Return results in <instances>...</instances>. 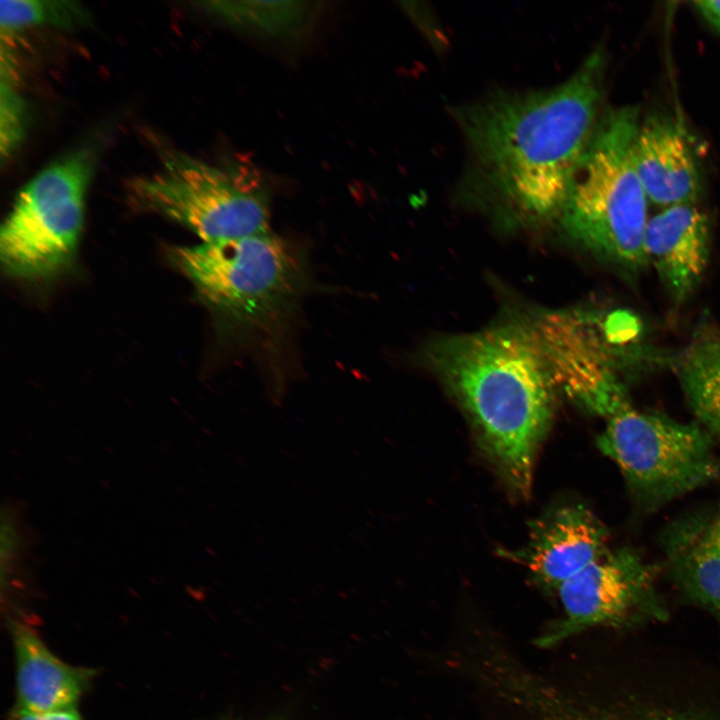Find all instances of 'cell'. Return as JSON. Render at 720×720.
<instances>
[{"label": "cell", "mask_w": 720, "mask_h": 720, "mask_svg": "<svg viewBox=\"0 0 720 720\" xmlns=\"http://www.w3.org/2000/svg\"><path fill=\"white\" fill-rule=\"evenodd\" d=\"M604 71L597 49L553 88L470 108L463 126L480 183L527 217L561 214L599 121Z\"/></svg>", "instance_id": "cell-1"}, {"label": "cell", "mask_w": 720, "mask_h": 720, "mask_svg": "<svg viewBox=\"0 0 720 720\" xmlns=\"http://www.w3.org/2000/svg\"><path fill=\"white\" fill-rule=\"evenodd\" d=\"M428 355L506 483L528 496L555 387L534 329L508 325L456 336L432 345Z\"/></svg>", "instance_id": "cell-2"}, {"label": "cell", "mask_w": 720, "mask_h": 720, "mask_svg": "<svg viewBox=\"0 0 720 720\" xmlns=\"http://www.w3.org/2000/svg\"><path fill=\"white\" fill-rule=\"evenodd\" d=\"M173 263L249 348L281 343L307 285L294 248L270 232L177 247Z\"/></svg>", "instance_id": "cell-3"}, {"label": "cell", "mask_w": 720, "mask_h": 720, "mask_svg": "<svg viewBox=\"0 0 720 720\" xmlns=\"http://www.w3.org/2000/svg\"><path fill=\"white\" fill-rule=\"evenodd\" d=\"M640 121L635 106L614 109L599 119L561 212L571 235L630 270L648 263V198L633 162Z\"/></svg>", "instance_id": "cell-4"}, {"label": "cell", "mask_w": 720, "mask_h": 720, "mask_svg": "<svg viewBox=\"0 0 720 720\" xmlns=\"http://www.w3.org/2000/svg\"><path fill=\"white\" fill-rule=\"evenodd\" d=\"M129 195L138 207L182 224L202 242L269 232V195L249 164L224 168L172 154L159 171L130 182Z\"/></svg>", "instance_id": "cell-5"}, {"label": "cell", "mask_w": 720, "mask_h": 720, "mask_svg": "<svg viewBox=\"0 0 720 720\" xmlns=\"http://www.w3.org/2000/svg\"><path fill=\"white\" fill-rule=\"evenodd\" d=\"M713 440L698 423L630 405L607 418L596 442L619 468L635 503L653 511L719 479Z\"/></svg>", "instance_id": "cell-6"}, {"label": "cell", "mask_w": 720, "mask_h": 720, "mask_svg": "<svg viewBox=\"0 0 720 720\" xmlns=\"http://www.w3.org/2000/svg\"><path fill=\"white\" fill-rule=\"evenodd\" d=\"M90 176L88 156L76 153L43 169L21 189L0 231V259L9 276L44 280L72 265Z\"/></svg>", "instance_id": "cell-7"}, {"label": "cell", "mask_w": 720, "mask_h": 720, "mask_svg": "<svg viewBox=\"0 0 720 720\" xmlns=\"http://www.w3.org/2000/svg\"><path fill=\"white\" fill-rule=\"evenodd\" d=\"M657 570L632 548L608 549L557 588L563 616L537 637L536 644L550 648L595 626L665 617L656 589Z\"/></svg>", "instance_id": "cell-8"}, {"label": "cell", "mask_w": 720, "mask_h": 720, "mask_svg": "<svg viewBox=\"0 0 720 720\" xmlns=\"http://www.w3.org/2000/svg\"><path fill=\"white\" fill-rule=\"evenodd\" d=\"M554 386L606 419L631 405L608 346L587 319L554 313L534 328Z\"/></svg>", "instance_id": "cell-9"}, {"label": "cell", "mask_w": 720, "mask_h": 720, "mask_svg": "<svg viewBox=\"0 0 720 720\" xmlns=\"http://www.w3.org/2000/svg\"><path fill=\"white\" fill-rule=\"evenodd\" d=\"M633 162L648 200L658 206L695 205L702 193L694 141L678 118L656 112L641 120Z\"/></svg>", "instance_id": "cell-10"}, {"label": "cell", "mask_w": 720, "mask_h": 720, "mask_svg": "<svg viewBox=\"0 0 720 720\" xmlns=\"http://www.w3.org/2000/svg\"><path fill=\"white\" fill-rule=\"evenodd\" d=\"M608 531L597 516L582 504L557 507L531 526L528 543L511 553L534 580L557 588L609 548Z\"/></svg>", "instance_id": "cell-11"}, {"label": "cell", "mask_w": 720, "mask_h": 720, "mask_svg": "<svg viewBox=\"0 0 720 720\" xmlns=\"http://www.w3.org/2000/svg\"><path fill=\"white\" fill-rule=\"evenodd\" d=\"M644 249L672 300H686L700 283L710 256V222L696 205L663 208L648 219Z\"/></svg>", "instance_id": "cell-12"}, {"label": "cell", "mask_w": 720, "mask_h": 720, "mask_svg": "<svg viewBox=\"0 0 720 720\" xmlns=\"http://www.w3.org/2000/svg\"><path fill=\"white\" fill-rule=\"evenodd\" d=\"M661 546L679 589L720 622V499L673 520Z\"/></svg>", "instance_id": "cell-13"}, {"label": "cell", "mask_w": 720, "mask_h": 720, "mask_svg": "<svg viewBox=\"0 0 720 720\" xmlns=\"http://www.w3.org/2000/svg\"><path fill=\"white\" fill-rule=\"evenodd\" d=\"M16 656L18 711L48 713L75 708L93 671L58 659L28 626L11 621Z\"/></svg>", "instance_id": "cell-14"}, {"label": "cell", "mask_w": 720, "mask_h": 720, "mask_svg": "<svg viewBox=\"0 0 720 720\" xmlns=\"http://www.w3.org/2000/svg\"><path fill=\"white\" fill-rule=\"evenodd\" d=\"M677 371L697 423L720 438V337L698 334L680 355Z\"/></svg>", "instance_id": "cell-15"}, {"label": "cell", "mask_w": 720, "mask_h": 720, "mask_svg": "<svg viewBox=\"0 0 720 720\" xmlns=\"http://www.w3.org/2000/svg\"><path fill=\"white\" fill-rule=\"evenodd\" d=\"M203 5L234 26L280 37L302 33L313 12L311 3L304 1H214Z\"/></svg>", "instance_id": "cell-16"}, {"label": "cell", "mask_w": 720, "mask_h": 720, "mask_svg": "<svg viewBox=\"0 0 720 720\" xmlns=\"http://www.w3.org/2000/svg\"><path fill=\"white\" fill-rule=\"evenodd\" d=\"M508 696L509 702L529 715L532 720H632L592 713L568 694L531 671L520 674L513 681Z\"/></svg>", "instance_id": "cell-17"}, {"label": "cell", "mask_w": 720, "mask_h": 720, "mask_svg": "<svg viewBox=\"0 0 720 720\" xmlns=\"http://www.w3.org/2000/svg\"><path fill=\"white\" fill-rule=\"evenodd\" d=\"M0 6V24L7 30L42 24L72 27L85 17L71 1L3 0Z\"/></svg>", "instance_id": "cell-18"}, {"label": "cell", "mask_w": 720, "mask_h": 720, "mask_svg": "<svg viewBox=\"0 0 720 720\" xmlns=\"http://www.w3.org/2000/svg\"><path fill=\"white\" fill-rule=\"evenodd\" d=\"M2 113H6V120L7 124L5 127H2V132L6 129V134L2 136V153L5 151H9L14 144L17 142L19 136V132L21 130V104L18 101V98L13 94V92L10 91V89L5 88L2 85Z\"/></svg>", "instance_id": "cell-19"}, {"label": "cell", "mask_w": 720, "mask_h": 720, "mask_svg": "<svg viewBox=\"0 0 720 720\" xmlns=\"http://www.w3.org/2000/svg\"><path fill=\"white\" fill-rule=\"evenodd\" d=\"M693 6L704 20L720 34V0L695 1Z\"/></svg>", "instance_id": "cell-20"}, {"label": "cell", "mask_w": 720, "mask_h": 720, "mask_svg": "<svg viewBox=\"0 0 720 720\" xmlns=\"http://www.w3.org/2000/svg\"><path fill=\"white\" fill-rule=\"evenodd\" d=\"M17 712V720H82L75 708L42 714L24 711Z\"/></svg>", "instance_id": "cell-21"}, {"label": "cell", "mask_w": 720, "mask_h": 720, "mask_svg": "<svg viewBox=\"0 0 720 720\" xmlns=\"http://www.w3.org/2000/svg\"><path fill=\"white\" fill-rule=\"evenodd\" d=\"M276 720H280V719H276Z\"/></svg>", "instance_id": "cell-22"}]
</instances>
